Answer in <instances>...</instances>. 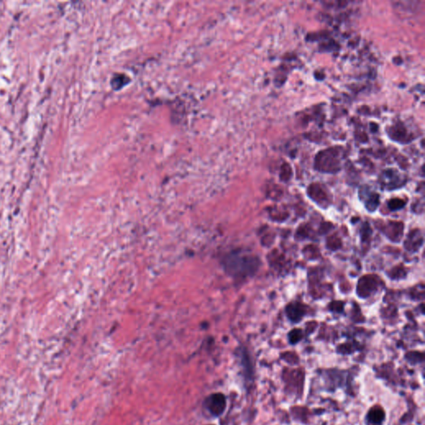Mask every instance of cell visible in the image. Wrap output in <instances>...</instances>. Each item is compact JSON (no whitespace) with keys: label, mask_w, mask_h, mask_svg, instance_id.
<instances>
[{"label":"cell","mask_w":425,"mask_h":425,"mask_svg":"<svg viewBox=\"0 0 425 425\" xmlns=\"http://www.w3.org/2000/svg\"><path fill=\"white\" fill-rule=\"evenodd\" d=\"M348 373L346 371H340L336 369L326 370L322 372V377L326 386V390L330 391H335L336 389L343 388L347 383Z\"/></svg>","instance_id":"2"},{"label":"cell","mask_w":425,"mask_h":425,"mask_svg":"<svg viewBox=\"0 0 425 425\" xmlns=\"http://www.w3.org/2000/svg\"><path fill=\"white\" fill-rule=\"evenodd\" d=\"M292 176V169L288 164H284L281 170V179L283 181H289Z\"/></svg>","instance_id":"17"},{"label":"cell","mask_w":425,"mask_h":425,"mask_svg":"<svg viewBox=\"0 0 425 425\" xmlns=\"http://www.w3.org/2000/svg\"><path fill=\"white\" fill-rule=\"evenodd\" d=\"M130 82L129 77H126V75L117 74L114 76L113 78L111 79V86L115 90H119L122 88L124 86L128 84Z\"/></svg>","instance_id":"11"},{"label":"cell","mask_w":425,"mask_h":425,"mask_svg":"<svg viewBox=\"0 0 425 425\" xmlns=\"http://www.w3.org/2000/svg\"><path fill=\"white\" fill-rule=\"evenodd\" d=\"M388 237L393 241H398L401 239L403 233V224L401 222H391L389 223L387 229L385 231Z\"/></svg>","instance_id":"9"},{"label":"cell","mask_w":425,"mask_h":425,"mask_svg":"<svg viewBox=\"0 0 425 425\" xmlns=\"http://www.w3.org/2000/svg\"><path fill=\"white\" fill-rule=\"evenodd\" d=\"M423 244V237L419 230H415L409 234L408 238L405 242L406 249L411 252H416Z\"/></svg>","instance_id":"8"},{"label":"cell","mask_w":425,"mask_h":425,"mask_svg":"<svg viewBox=\"0 0 425 425\" xmlns=\"http://www.w3.org/2000/svg\"><path fill=\"white\" fill-rule=\"evenodd\" d=\"M361 238L363 240L366 239V241L370 237L371 234V230L368 223L364 225L362 230H361Z\"/></svg>","instance_id":"18"},{"label":"cell","mask_w":425,"mask_h":425,"mask_svg":"<svg viewBox=\"0 0 425 425\" xmlns=\"http://www.w3.org/2000/svg\"><path fill=\"white\" fill-rule=\"evenodd\" d=\"M391 133L392 134L391 138L396 139L398 141L405 140L406 138V135H407L406 129L403 126H401V124H398L397 126H394L391 128Z\"/></svg>","instance_id":"13"},{"label":"cell","mask_w":425,"mask_h":425,"mask_svg":"<svg viewBox=\"0 0 425 425\" xmlns=\"http://www.w3.org/2000/svg\"><path fill=\"white\" fill-rule=\"evenodd\" d=\"M405 205H406V203H405V201L403 200H401V199H393V200L389 201L388 207L391 211H396L403 208Z\"/></svg>","instance_id":"16"},{"label":"cell","mask_w":425,"mask_h":425,"mask_svg":"<svg viewBox=\"0 0 425 425\" xmlns=\"http://www.w3.org/2000/svg\"><path fill=\"white\" fill-rule=\"evenodd\" d=\"M308 194H309L310 197L317 202L322 203V202L326 201V191H324V189H322L320 185L314 184V185L310 186L309 189H308Z\"/></svg>","instance_id":"10"},{"label":"cell","mask_w":425,"mask_h":425,"mask_svg":"<svg viewBox=\"0 0 425 425\" xmlns=\"http://www.w3.org/2000/svg\"><path fill=\"white\" fill-rule=\"evenodd\" d=\"M226 398L222 393L212 394L209 396L205 401V406L207 411L210 412L211 416H220L224 412L226 409Z\"/></svg>","instance_id":"3"},{"label":"cell","mask_w":425,"mask_h":425,"mask_svg":"<svg viewBox=\"0 0 425 425\" xmlns=\"http://www.w3.org/2000/svg\"><path fill=\"white\" fill-rule=\"evenodd\" d=\"M378 282L372 276H366L359 281L357 293L361 297H368L376 292Z\"/></svg>","instance_id":"4"},{"label":"cell","mask_w":425,"mask_h":425,"mask_svg":"<svg viewBox=\"0 0 425 425\" xmlns=\"http://www.w3.org/2000/svg\"><path fill=\"white\" fill-rule=\"evenodd\" d=\"M343 303L341 302H331L329 307L334 312H341L343 311Z\"/></svg>","instance_id":"19"},{"label":"cell","mask_w":425,"mask_h":425,"mask_svg":"<svg viewBox=\"0 0 425 425\" xmlns=\"http://www.w3.org/2000/svg\"><path fill=\"white\" fill-rule=\"evenodd\" d=\"M386 421V412L380 406H375L369 410L365 416L366 425H383Z\"/></svg>","instance_id":"5"},{"label":"cell","mask_w":425,"mask_h":425,"mask_svg":"<svg viewBox=\"0 0 425 425\" xmlns=\"http://www.w3.org/2000/svg\"><path fill=\"white\" fill-rule=\"evenodd\" d=\"M315 166L317 171L335 173L340 171L341 152L338 148H330L317 155Z\"/></svg>","instance_id":"1"},{"label":"cell","mask_w":425,"mask_h":425,"mask_svg":"<svg viewBox=\"0 0 425 425\" xmlns=\"http://www.w3.org/2000/svg\"><path fill=\"white\" fill-rule=\"evenodd\" d=\"M381 182L385 188L391 190V189L400 187L402 181H401V177L396 171H394V170H388V171H386L382 174Z\"/></svg>","instance_id":"6"},{"label":"cell","mask_w":425,"mask_h":425,"mask_svg":"<svg viewBox=\"0 0 425 425\" xmlns=\"http://www.w3.org/2000/svg\"><path fill=\"white\" fill-rule=\"evenodd\" d=\"M380 204V196L376 193L371 194L366 202V207L369 211H375Z\"/></svg>","instance_id":"14"},{"label":"cell","mask_w":425,"mask_h":425,"mask_svg":"<svg viewBox=\"0 0 425 425\" xmlns=\"http://www.w3.org/2000/svg\"><path fill=\"white\" fill-rule=\"evenodd\" d=\"M302 337H303V334H302V330L300 329H294L290 331L288 334V340L291 345H296L298 343L299 341H302Z\"/></svg>","instance_id":"15"},{"label":"cell","mask_w":425,"mask_h":425,"mask_svg":"<svg viewBox=\"0 0 425 425\" xmlns=\"http://www.w3.org/2000/svg\"><path fill=\"white\" fill-rule=\"evenodd\" d=\"M406 359L409 363L413 365V366H416L417 364L424 362L425 356H424V353H421L419 351H411V352L406 354Z\"/></svg>","instance_id":"12"},{"label":"cell","mask_w":425,"mask_h":425,"mask_svg":"<svg viewBox=\"0 0 425 425\" xmlns=\"http://www.w3.org/2000/svg\"><path fill=\"white\" fill-rule=\"evenodd\" d=\"M287 317L294 323H297L302 320V317L306 313V308L304 306L300 304L298 302L291 303L288 305L286 309Z\"/></svg>","instance_id":"7"}]
</instances>
